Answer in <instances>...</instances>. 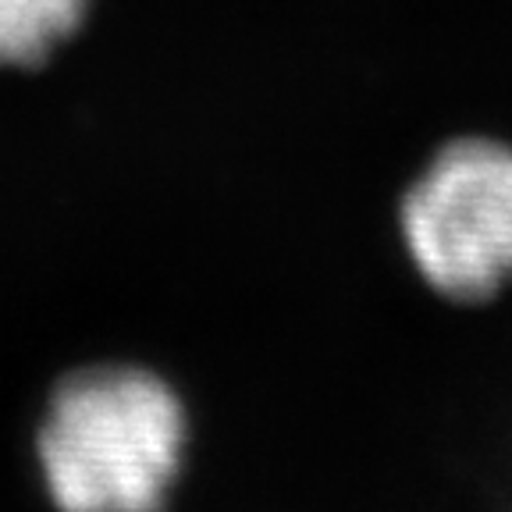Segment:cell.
Wrapping results in <instances>:
<instances>
[{"mask_svg":"<svg viewBox=\"0 0 512 512\" xmlns=\"http://www.w3.org/2000/svg\"><path fill=\"white\" fill-rule=\"evenodd\" d=\"M402 239L427 285L484 299L512 281V146L448 143L402 200Z\"/></svg>","mask_w":512,"mask_h":512,"instance_id":"7a4b0ae2","label":"cell"},{"mask_svg":"<svg viewBox=\"0 0 512 512\" xmlns=\"http://www.w3.org/2000/svg\"><path fill=\"white\" fill-rule=\"evenodd\" d=\"M185 409L132 363L68 374L47 399L36 463L57 512H164L185 459Z\"/></svg>","mask_w":512,"mask_h":512,"instance_id":"6da1fadb","label":"cell"},{"mask_svg":"<svg viewBox=\"0 0 512 512\" xmlns=\"http://www.w3.org/2000/svg\"><path fill=\"white\" fill-rule=\"evenodd\" d=\"M89 0H0V68H32L79 32Z\"/></svg>","mask_w":512,"mask_h":512,"instance_id":"3957f363","label":"cell"}]
</instances>
